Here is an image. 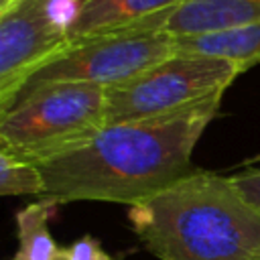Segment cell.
I'll list each match as a JSON object with an SVG mask.
<instances>
[{
    "mask_svg": "<svg viewBox=\"0 0 260 260\" xmlns=\"http://www.w3.org/2000/svg\"><path fill=\"white\" fill-rule=\"evenodd\" d=\"M223 93L171 116L102 128L83 146L39 162L45 199L138 205L193 173L191 154Z\"/></svg>",
    "mask_w": 260,
    "mask_h": 260,
    "instance_id": "1",
    "label": "cell"
},
{
    "mask_svg": "<svg viewBox=\"0 0 260 260\" xmlns=\"http://www.w3.org/2000/svg\"><path fill=\"white\" fill-rule=\"evenodd\" d=\"M128 217L158 260H260V207L232 177L195 169Z\"/></svg>",
    "mask_w": 260,
    "mask_h": 260,
    "instance_id": "2",
    "label": "cell"
},
{
    "mask_svg": "<svg viewBox=\"0 0 260 260\" xmlns=\"http://www.w3.org/2000/svg\"><path fill=\"white\" fill-rule=\"evenodd\" d=\"M108 87L53 83L14 98L0 110V152L43 162L89 142L106 128Z\"/></svg>",
    "mask_w": 260,
    "mask_h": 260,
    "instance_id": "3",
    "label": "cell"
},
{
    "mask_svg": "<svg viewBox=\"0 0 260 260\" xmlns=\"http://www.w3.org/2000/svg\"><path fill=\"white\" fill-rule=\"evenodd\" d=\"M244 67L199 53H173L138 77L110 87L106 126L152 120L225 93Z\"/></svg>",
    "mask_w": 260,
    "mask_h": 260,
    "instance_id": "4",
    "label": "cell"
},
{
    "mask_svg": "<svg viewBox=\"0 0 260 260\" xmlns=\"http://www.w3.org/2000/svg\"><path fill=\"white\" fill-rule=\"evenodd\" d=\"M173 53L175 39L162 28L83 39L69 43L55 57L35 69L14 98L53 83H91L110 89L138 77Z\"/></svg>",
    "mask_w": 260,
    "mask_h": 260,
    "instance_id": "5",
    "label": "cell"
},
{
    "mask_svg": "<svg viewBox=\"0 0 260 260\" xmlns=\"http://www.w3.org/2000/svg\"><path fill=\"white\" fill-rule=\"evenodd\" d=\"M69 45L43 12V0H18L0 12V108L28 75Z\"/></svg>",
    "mask_w": 260,
    "mask_h": 260,
    "instance_id": "6",
    "label": "cell"
},
{
    "mask_svg": "<svg viewBox=\"0 0 260 260\" xmlns=\"http://www.w3.org/2000/svg\"><path fill=\"white\" fill-rule=\"evenodd\" d=\"M183 0H83L69 43L128 30H160Z\"/></svg>",
    "mask_w": 260,
    "mask_h": 260,
    "instance_id": "7",
    "label": "cell"
},
{
    "mask_svg": "<svg viewBox=\"0 0 260 260\" xmlns=\"http://www.w3.org/2000/svg\"><path fill=\"white\" fill-rule=\"evenodd\" d=\"M260 20V0H183L165 22L173 39L232 30Z\"/></svg>",
    "mask_w": 260,
    "mask_h": 260,
    "instance_id": "8",
    "label": "cell"
},
{
    "mask_svg": "<svg viewBox=\"0 0 260 260\" xmlns=\"http://www.w3.org/2000/svg\"><path fill=\"white\" fill-rule=\"evenodd\" d=\"M175 53H199L225 59L248 71L252 65L260 63V20L223 32L175 39Z\"/></svg>",
    "mask_w": 260,
    "mask_h": 260,
    "instance_id": "9",
    "label": "cell"
},
{
    "mask_svg": "<svg viewBox=\"0 0 260 260\" xmlns=\"http://www.w3.org/2000/svg\"><path fill=\"white\" fill-rule=\"evenodd\" d=\"M55 205V201L41 197L16 211L18 248L12 260H61L63 248L55 242L49 230Z\"/></svg>",
    "mask_w": 260,
    "mask_h": 260,
    "instance_id": "10",
    "label": "cell"
},
{
    "mask_svg": "<svg viewBox=\"0 0 260 260\" xmlns=\"http://www.w3.org/2000/svg\"><path fill=\"white\" fill-rule=\"evenodd\" d=\"M0 193L8 195H45V177L35 162H26L0 152Z\"/></svg>",
    "mask_w": 260,
    "mask_h": 260,
    "instance_id": "11",
    "label": "cell"
},
{
    "mask_svg": "<svg viewBox=\"0 0 260 260\" xmlns=\"http://www.w3.org/2000/svg\"><path fill=\"white\" fill-rule=\"evenodd\" d=\"M81 10H83V0H43L45 18L57 32L65 35L67 41H69V32L73 30V26L81 16Z\"/></svg>",
    "mask_w": 260,
    "mask_h": 260,
    "instance_id": "12",
    "label": "cell"
},
{
    "mask_svg": "<svg viewBox=\"0 0 260 260\" xmlns=\"http://www.w3.org/2000/svg\"><path fill=\"white\" fill-rule=\"evenodd\" d=\"M61 260H116V258L102 246V242L95 236L85 234L63 248Z\"/></svg>",
    "mask_w": 260,
    "mask_h": 260,
    "instance_id": "13",
    "label": "cell"
},
{
    "mask_svg": "<svg viewBox=\"0 0 260 260\" xmlns=\"http://www.w3.org/2000/svg\"><path fill=\"white\" fill-rule=\"evenodd\" d=\"M232 179L260 207V169L258 171H244V173L232 175Z\"/></svg>",
    "mask_w": 260,
    "mask_h": 260,
    "instance_id": "14",
    "label": "cell"
},
{
    "mask_svg": "<svg viewBox=\"0 0 260 260\" xmlns=\"http://www.w3.org/2000/svg\"><path fill=\"white\" fill-rule=\"evenodd\" d=\"M14 2H18V0H0V12H2V10H6L8 6H12Z\"/></svg>",
    "mask_w": 260,
    "mask_h": 260,
    "instance_id": "15",
    "label": "cell"
}]
</instances>
